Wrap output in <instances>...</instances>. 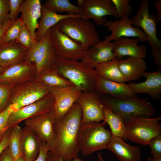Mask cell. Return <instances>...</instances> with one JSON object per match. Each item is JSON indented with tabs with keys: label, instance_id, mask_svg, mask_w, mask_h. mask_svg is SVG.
<instances>
[{
	"label": "cell",
	"instance_id": "obj_1",
	"mask_svg": "<svg viewBox=\"0 0 161 161\" xmlns=\"http://www.w3.org/2000/svg\"><path fill=\"white\" fill-rule=\"evenodd\" d=\"M82 112L77 102L62 117L56 119L53 126L55 142L49 151L64 161H71L80 151L77 138L81 124Z\"/></svg>",
	"mask_w": 161,
	"mask_h": 161
},
{
	"label": "cell",
	"instance_id": "obj_2",
	"mask_svg": "<svg viewBox=\"0 0 161 161\" xmlns=\"http://www.w3.org/2000/svg\"><path fill=\"white\" fill-rule=\"evenodd\" d=\"M52 68L81 92H94L98 73L89 65L78 60L57 56Z\"/></svg>",
	"mask_w": 161,
	"mask_h": 161
},
{
	"label": "cell",
	"instance_id": "obj_3",
	"mask_svg": "<svg viewBox=\"0 0 161 161\" xmlns=\"http://www.w3.org/2000/svg\"><path fill=\"white\" fill-rule=\"evenodd\" d=\"M98 95L101 103L109 107L114 113L122 117L125 123L135 117H151L155 113L154 109L147 98H140L136 96L120 99L106 94Z\"/></svg>",
	"mask_w": 161,
	"mask_h": 161
},
{
	"label": "cell",
	"instance_id": "obj_4",
	"mask_svg": "<svg viewBox=\"0 0 161 161\" xmlns=\"http://www.w3.org/2000/svg\"><path fill=\"white\" fill-rule=\"evenodd\" d=\"M105 121L100 123L90 122L81 124L77 138L80 151L84 155L107 148L112 138L110 130L106 129Z\"/></svg>",
	"mask_w": 161,
	"mask_h": 161
},
{
	"label": "cell",
	"instance_id": "obj_5",
	"mask_svg": "<svg viewBox=\"0 0 161 161\" xmlns=\"http://www.w3.org/2000/svg\"><path fill=\"white\" fill-rule=\"evenodd\" d=\"M149 1L141 0L136 13L131 18L133 26L142 29L147 38L154 61L161 69V41L157 35V16L150 15Z\"/></svg>",
	"mask_w": 161,
	"mask_h": 161
},
{
	"label": "cell",
	"instance_id": "obj_6",
	"mask_svg": "<svg viewBox=\"0 0 161 161\" xmlns=\"http://www.w3.org/2000/svg\"><path fill=\"white\" fill-rule=\"evenodd\" d=\"M55 25L60 31L79 43L85 51L100 40L94 24L81 17L66 18Z\"/></svg>",
	"mask_w": 161,
	"mask_h": 161
},
{
	"label": "cell",
	"instance_id": "obj_7",
	"mask_svg": "<svg viewBox=\"0 0 161 161\" xmlns=\"http://www.w3.org/2000/svg\"><path fill=\"white\" fill-rule=\"evenodd\" d=\"M161 117L151 118L140 116L125 123L127 139L143 145L161 134Z\"/></svg>",
	"mask_w": 161,
	"mask_h": 161
},
{
	"label": "cell",
	"instance_id": "obj_8",
	"mask_svg": "<svg viewBox=\"0 0 161 161\" xmlns=\"http://www.w3.org/2000/svg\"><path fill=\"white\" fill-rule=\"evenodd\" d=\"M49 93V87L37 78L14 85L9 104L15 110L35 102Z\"/></svg>",
	"mask_w": 161,
	"mask_h": 161
},
{
	"label": "cell",
	"instance_id": "obj_9",
	"mask_svg": "<svg viewBox=\"0 0 161 161\" xmlns=\"http://www.w3.org/2000/svg\"><path fill=\"white\" fill-rule=\"evenodd\" d=\"M57 56L49 30L41 40H34L32 47L28 49L27 62L35 64L37 76L44 69L53 67Z\"/></svg>",
	"mask_w": 161,
	"mask_h": 161
},
{
	"label": "cell",
	"instance_id": "obj_10",
	"mask_svg": "<svg viewBox=\"0 0 161 161\" xmlns=\"http://www.w3.org/2000/svg\"><path fill=\"white\" fill-rule=\"evenodd\" d=\"M51 40L59 57L81 60L86 51L79 42L60 31L55 25L49 29Z\"/></svg>",
	"mask_w": 161,
	"mask_h": 161
},
{
	"label": "cell",
	"instance_id": "obj_11",
	"mask_svg": "<svg viewBox=\"0 0 161 161\" xmlns=\"http://www.w3.org/2000/svg\"><path fill=\"white\" fill-rule=\"evenodd\" d=\"M56 119L53 110L27 118L24 121L25 126L34 132L41 141L46 142L50 148L55 139L53 126Z\"/></svg>",
	"mask_w": 161,
	"mask_h": 161
},
{
	"label": "cell",
	"instance_id": "obj_12",
	"mask_svg": "<svg viewBox=\"0 0 161 161\" xmlns=\"http://www.w3.org/2000/svg\"><path fill=\"white\" fill-rule=\"evenodd\" d=\"M54 99L50 93L41 99L13 112L7 121L9 128L17 125L23 121L54 110Z\"/></svg>",
	"mask_w": 161,
	"mask_h": 161
},
{
	"label": "cell",
	"instance_id": "obj_13",
	"mask_svg": "<svg viewBox=\"0 0 161 161\" xmlns=\"http://www.w3.org/2000/svg\"><path fill=\"white\" fill-rule=\"evenodd\" d=\"M54 99V110L56 119L63 116L77 101L82 92L74 86L49 87Z\"/></svg>",
	"mask_w": 161,
	"mask_h": 161
},
{
	"label": "cell",
	"instance_id": "obj_14",
	"mask_svg": "<svg viewBox=\"0 0 161 161\" xmlns=\"http://www.w3.org/2000/svg\"><path fill=\"white\" fill-rule=\"evenodd\" d=\"M104 26L111 32V34L107 36L109 40L111 41L123 37L136 38H138L141 42L147 41L143 31L140 28L133 26L131 18L129 17L114 21L106 20Z\"/></svg>",
	"mask_w": 161,
	"mask_h": 161
},
{
	"label": "cell",
	"instance_id": "obj_15",
	"mask_svg": "<svg viewBox=\"0 0 161 161\" xmlns=\"http://www.w3.org/2000/svg\"><path fill=\"white\" fill-rule=\"evenodd\" d=\"M82 18L91 19L98 25L104 26V17L112 16L118 19L116 11L111 0H84Z\"/></svg>",
	"mask_w": 161,
	"mask_h": 161
},
{
	"label": "cell",
	"instance_id": "obj_16",
	"mask_svg": "<svg viewBox=\"0 0 161 161\" xmlns=\"http://www.w3.org/2000/svg\"><path fill=\"white\" fill-rule=\"evenodd\" d=\"M77 102L82 111L81 124L90 122H99L104 120L103 105L94 92H82Z\"/></svg>",
	"mask_w": 161,
	"mask_h": 161
},
{
	"label": "cell",
	"instance_id": "obj_17",
	"mask_svg": "<svg viewBox=\"0 0 161 161\" xmlns=\"http://www.w3.org/2000/svg\"><path fill=\"white\" fill-rule=\"evenodd\" d=\"M37 77L35 64L27 62L6 69L0 74V83L14 86Z\"/></svg>",
	"mask_w": 161,
	"mask_h": 161
},
{
	"label": "cell",
	"instance_id": "obj_18",
	"mask_svg": "<svg viewBox=\"0 0 161 161\" xmlns=\"http://www.w3.org/2000/svg\"><path fill=\"white\" fill-rule=\"evenodd\" d=\"M28 50L16 40L0 44V65L8 68L27 62Z\"/></svg>",
	"mask_w": 161,
	"mask_h": 161
},
{
	"label": "cell",
	"instance_id": "obj_19",
	"mask_svg": "<svg viewBox=\"0 0 161 161\" xmlns=\"http://www.w3.org/2000/svg\"><path fill=\"white\" fill-rule=\"evenodd\" d=\"M114 47L113 42L109 40L106 36L86 51L81 61L95 69L98 64L116 58L112 51Z\"/></svg>",
	"mask_w": 161,
	"mask_h": 161
},
{
	"label": "cell",
	"instance_id": "obj_20",
	"mask_svg": "<svg viewBox=\"0 0 161 161\" xmlns=\"http://www.w3.org/2000/svg\"><path fill=\"white\" fill-rule=\"evenodd\" d=\"M94 92L97 95L106 94L120 99L129 98L137 96L124 82L109 80L98 75L94 86Z\"/></svg>",
	"mask_w": 161,
	"mask_h": 161
},
{
	"label": "cell",
	"instance_id": "obj_21",
	"mask_svg": "<svg viewBox=\"0 0 161 161\" xmlns=\"http://www.w3.org/2000/svg\"><path fill=\"white\" fill-rule=\"evenodd\" d=\"M138 38L123 37L113 42L115 58L120 60L125 56L143 59L146 57L147 48L143 44L139 45Z\"/></svg>",
	"mask_w": 161,
	"mask_h": 161
},
{
	"label": "cell",
	"instance_id": "obj_22",
	"mask_svg": "<svg viewBox=\"0 0 161 161\" xmlns=\"http://www.w3.org/2000/svg\"><path fill=\"white\" fill-rule=\"evenodd\" d=\"M146 78L144 82L130 83L127 84L135 94L146 93L156 100L161 98V69L152 72H145L142 75Z\"/></svg>",
	"mask_w": 161,
	"mask_h": 161
},
{
	"label": "cell",
	"instance_id": "obj_23",
	"mask_svg": "<svg viewBox=\"0 0 161 161\" xmlns=\"http://www.w3.org/2000/svg\"><path fill=\"white\" fill-rule=\"evenodd\" d=\"M41 7L40 0H25L22 3L20 10L23 22L32 38L36 40L35 30L38 25V19L41 16Z\"/></svg>",
	"mask_w": 161,
	"mask_h": 161
},
{
	"label": "cell",
	"instance_id": "obj_24",
	"mask_svg": "<svg viewBox=\"0 0 161 161\" xmlns=\"http://www.w3.org/2000/svg\"><path fill=\"white\" fill-rule=\"evenodd\" d=\"M107 149L120 161H140L141 152L137 146L130 145L120 137H113Z\"/></svg>",
	"mask_w": 161,
	"mask_h": 161
},
{
	"label": "cell",
	"instance_id": "obj_25",
	"mask_svg": "<svg viewBox=\"0 0 161 161\" xmlns=\"http://www.w3.org/2000/svg\"><path fill=\"white\" fill-rule=\"evenodd\" d=\"M118 64L125 82L139 80L147 68L143 59L129 56L119 60Z\"/></svg>",
	"mask_w": 161,
	"mask_h": 161
},
{
	"label": "cell",
	"instance_id": "obj_26",
	"mask_svg": "<svg viewBox=\"0 0 161 161\" xmlns=\"http://www.w3.org/2000/svg\"><path fill=\"white\" fill-rule=\"evenodd\" d=\"M22 156L25 161H34L39 151L41 140L32 130L25 126L21 138Z\"/></svg>",
	"mask_w": 161,
	"mask_h": 161
},
{
	"label": "cell",
	"instance_id": "obj_27",
	"mask_svg": "<svg viewBox=\"0 0 161 161\" xmlns=\"http://www.w3.org/2000/svg\"><path fill=\"white\" fill-rule=\"evenodd\" d=\"M41 13L37 30L35 32L36 40L38 41L44 38L51 27L62 20L69 17H82V13L77 14H59L52 11L42 6Z\"/></svg>",
	"mask_w": 161,
	"mask_h": 161
},
{
	"label": "cell",
	"instance_id": "obj_28",
	"mask_svg": "<svg viewBox=\"0 0 161 161\" xmlns=\"http://www.w3.org/2000/svg\"><path fill=\"white\" fill-rule=\"evenodd\" d=\"M104 121L109 125L113 137H120L127 140L125 124L123 118L114 112L108 106L103 105Z\"/></svg>",
	"mask_w": 161,
	"mask_h": 161
},
{
	"label": "cell",
	"instance_id": "obj_29",
	"mask_svg": "<svg viewBox=\"0 0 161 161\" xmlns=\"http://www.w3.org/2000/svg\"><path fill=\"white\" fill-rule=\"evenodd\" d=\"M119 60L115 58L96 65L95 69L98 75L106 79L118 82H125L118 66Z\"/></svg>",
	"mask_w": 161,
	"mask_h": 161
},
{
	"label": "cell",
	"instance_id": "obj_30",
	"mask_svg": "<svg viewBox=\"0 0 161 161\" xmlns=\"http://www.w3.org/2000/svg\"><path fill=\"white\" fill-rule=\"evenodd\" d=\"M37 78L49 87L74 86L71 82L60 75L53 68L44 69Z\"/></svg>",
	"mask_w": 161,
	"mask_h": 161
},
{
	"label": "cell",
	"instance_id": "obj_31",
	"mask_svg": "<svg viewBox=\"0 0 161 161\" xmlns=\"http://www.w3.org/2000/svg\"><path fill=\"white\" fill-rule=\"evenodd\" d=\"M42 6L57 13L66 12L68 14H77L83 12L82 8L73 4L68 0H47Z\"/></svg>",
	"mask_w": 161,
	"mask_h": 161
},
{
	"label": "cell",
	"instance_id": "obj_32",
	"mask_svg": "<svg viewBox=\"0 0 161 161\" xmlns=\"http://www.w3.org/2000/svg\"><path fill=\"white\" fill-rule=\"evenodd\" d=\"M21 132L22 128L18 124L10 128L8 147L14 160L22 156L21 142Z\"/></svg>",
	"mask_w": 161,
	"mask_h": 161
},
{
	"label": "cell",
	"instance_id": "obj_33",
	"mask_svg": "<svg viewBox=\"0 0 161 161\" xmlns=\"http://www.w3.org/2000/svg\"><path fill=\"white\" fill-rule=\"evenodd\" d=\"M23 23L21 16L6 30L0 40V44L16 40Z\"/></svg>",
	"mask_w": 161,
	"mask_h": 161
},
{
	"label": "cell",
	"instance_id": "obj_34",
	"mask_svg": "<svg viewBox=\"0 0 161 161\" xmlns=\"http://www.w3.org/2000/svg\"><path fill=\"white\" fill-rule=\"evenodd\" d=\"M115 8L118 19L129 17L133 8L130 4V0H111Z\"/></svg>",
	"mask_w": 161,
	"mask_h": 161
},
{
	"label": "cell",
	"instance_id": "obj_35",
	"mask_svg": "<svg viewBox=\"0 0 161 161\" xmlns=\"http://www.w3.org/2000/svg\"><path fill=\"white\" fill-rule=\"evenodd\" d=\"M34 40L28 29L23 22L16 41L28 50L32 47Z\"/></svg>",
	"mask_w": 161,
	"mask_h": 161
},
{
	"label": "cell",
	"instance_id": "obj_36",
	"mask_svg": "<svg viewBox=\"0 0 161 161\" xmlns=\"http://www.w3.org/2000/svg\"><path fill=\"white\" fill-rule=\"evenodd\" d=\"M15 111L13 105L9 104L4 110L0 112V142L10 129L7 126L8 120L10 114Z\"/></svg>",
	"mask_w": 161,
	"mask_h": 161
},
{
	"label": "cell",
	"instance_id": "obj_37",
	"mask_svg": "<svg viewBox=\"0 0 161 161\" xmlns=\"http://www.w3.org/2000/svg\"><path fill=\"white\" fill-rule=\"evenodd\" d=\"M14 86L0 83V112L9 105L10 97Z\"/></svg>",
	"mask_w": 161,
	"mask_h": 161
},
{
	"label": "cell",
	"instance_id": "obj_38",
	"mask_svg": "<svg viewBox=\"0 0 161 161\" xmlns=\"http://www.w3.org/2000/svg\"><path fill=\"white\" fill-rule=\"evenodd\" d=\"M24 0H9L10 11L8 20H16L20 12V8Z\"/></svg>",
	"mask_w": 161,
	"mask_h": 161
},
{
	"label": "cell",
	"instance_id": "obj_39",
	"mask_svg": "<svg viewBox=\"0 0 161 161\" xmlns=\"http://www.w3.org/2000/svg\"><path fill=\"white\" fill-rule=\"evenodd\" d=\"M148 145L152 157H161V134L151 140Z\"/></svg>",
	"mask_w": 161,
	"mask_h": 161
},
{
	"label": "cell",
	"instance_id": "obj_40",
	"mask_svg": "<svg viewBox=\"0 0 161 161\" xmlns=\"http://www.w3.org/2000/svg\"><path fill=\"white\" fill-rule=\"evenodd\" d=\"M10 11L9 0H0V25L8 20V16Z\"/></svg>",
	"mask_w": 161,
	"mask_h": 161
},
{
	"label": "cell",
	"instance_id": "obj_41",
	"mask_svg": "<svg viewBox=\"0 0 161 161\" xmlns=\"http://www.w3.org/2000/svg\"><path fill=\"white\" fill-rule=\"evenodd\" d=\"M49 148L46 142L41 141L39 153L34 161H46L47 153Z\"/></svg>",
	"mask_w": 161,
	"mask_h": 161
},
{
	"label": "cell",
	"instance_id": "obj_42",
	"mask_svg": "<svg viewBox=\"0 0 161 161\" xmlns=\"http://www.w3.org/2000/svg\"><path fill=\"white\" fill-rule=\"evenodd\" d=\"M10 128L4 135L0 142V155L8 147Z\"/></svg>",
	"mask_w": 161,
	"mask_h": 161
},
{
	"label": "cell",
	"instance_id": "obj_43",
	"mask_svg": "<svg viewBox=\"0 0 161 161\" xmlns=\"http://www.w3.org/2000/svg\"><path fill=\"white\" fill-rule=\"evenodd\" d=\"M0 161H15L8 147L5 149L0 155Z\"/></svg>",
	"mask_w": 161,
	"mask_h": 161
},
{
	"label": "cell",
	"instance_id": "obj_44",
	"mask_svg": "<svg viewBox=\"0 0 161 161\" xmlns=\"http://www.w3.org/2000/svg\"><path fill=\"white\" fill-rule=\"evenodd\" d=\"M16 20H8L3 24L0 25V40L6 30Z\"/></svg>",
	"mask_w": 161,
	"mask_h": 161
},
{
	"label": "cell",
	"instance_id": "obj_45",
	"mask_svg": "<svg viewBox=\"0 0 161 161\" xmlns=\"http://www.w3.org/2000/svg\"><path fill=\"white\" fill-rule=\"evenodd\" d=\"M46 161H64L60 156L53 154L49 151L47 153Z\"/></svg>",
	"mask_w": 161,
	"mask_h": 161
},
{
	"label": "cell",
	"instance_id": "obj_46",
	"mask_svg": "<svg viewBox=\"0 0 161 161\" xmlns=\"http://www.w3.org/2000/svg\"><path fill=\"white\" fill-rule=\"evenodd\" d=\"M157 13V17L158 22L161 20V0H157L154 4Z\"/></svg>",
	"mask_w": 161,
	"mask_h": 161
},
{
	"label": "cell",
	"instance_id": "obj_47",
	"mask_svg": "<svg viewBox=\"0 0 161 161\" xmlns=\"http://www.w3.org/2000/svg\"><path fill=\"white\" fill-rule=\"evenodd\" d=\"M97 157L98 158V161H104L100 153H98ZM71 161H83V160L78 157H77L73 159Z\"/></svg>",
	"mask_w": 161,
	"mask_h": 161
},
{
	"label": "cell",
	"instance_id": "obj_48",
	"mask_svg": "<svg viewBox=\"0 0 161 161\" xmlns=\"http://www.w3.org/2000/svg\"><path fill=\"white\" fill-rule=\"evenodd\" d=\"M147 161H161V157H148L147 159Z\"/></svg>",
	"mask_w": 161,
	"mask_h": 161
},
{
	"label": "cell",
	"instance_id": "obj_49",
	"mask_svg": "<svg viewBox=\"0 0 161 161\" xmlns=\"http://www.w3.org/2000/svg\"><path fill=\"white\" fill-rule=\"evenodd\" d=\"M84 0H78L77 2L78 6L80 7L83 8V6Z\"/></svg>",
	"mask_w": 161,
	"mask_h": 161
},
{
	"label": "cell",
	"instance_id": "obj_50",
	"mask_svg": "<svg viewBox=\"0 0 161 161\" xmlns=\"http://www.w3.org/2000/svg\"><path fill=\"white\" fill-rule=\"evenodd\" d=\"M15 161H25V160L23 157L21 156L16 159Z\"/></svg>",
	"mask_w": 161,
	"mask_h": 161
},
{
	"label": "cell",
	"instance_id": "obj_51",
	"mask_svg": "<svg viewBox=\"0 0 161 161\" xmlns=\"http://www.w3.org/2000/svg\"><path fill=\"white\" fill-rule=\"evenodd\" d=\"M7 68L2 67L0 65V74L4 71Z\"/></svg>",
	"mask_w": 161,
	"mask_h": 161
}]
</instances>
